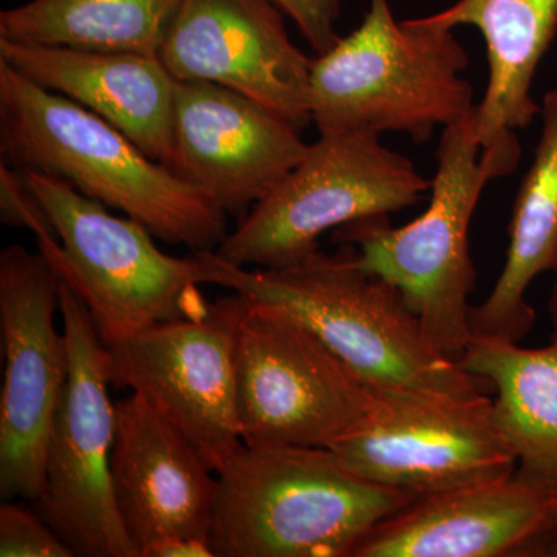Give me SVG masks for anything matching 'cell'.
Listing matches in <instances>:
<instances>
[{
    "mask_svg": "<svg viewBox=\"0 0 557 557\" xmlns=\"http://www.w3.org/2000/svg\"><path fill=\"white\" fill-rule=\"evenodd\" d=\"M423 20L450 30L472 25L482 32L490 76L474 110L475 135L482 150L520 159L516 131L527 129L541 112L531 87L556 38L557 0H458Z\"/></svg>",
    "mask_w": 557,
    "mask_h": 557,
    "instance_id": "ac0fdd59",
    "label": "cell"
},
{
    "mask_svg": "<svg viewBox=\"0 0 557 557\" xmlns=\"http://www.w3.org/2000/svg\"><path fill=\"white\" fill-rule=\"evenodd\" d=\"M350 557H557V485L516 469L413 498L373 527Z\"/></svg>",
    "mask_w": 557,
    "mask_h": 557,
    "instance_id": "4fadbf2b",
    "label": "cell"
},
{
    "mask_svg": "<svg viewBox=\"0 0 557 557\" xmlns=\"http://www.w3.org/2000/svg\"><path fill=\"white\" fill-rule=\"evenodd\" d=\"M159 57L177 81L219 84L299 131L311 123L313 60L289 40L271 0H182Z\"/></svg>",
    "mask_w": 557,
    "mask_h": 557,
    "instance_id": "5bb4252c",
    "label": "cell"
},
{
    "mask_svg": "<svg viewBox=\"0 0 557 557\" xmlns=\"http://www.w3.org/2000/svg\"><path fill=\"white\" fill-rule=\"evenodd\" d=\"M432 180L372 132L319 135L306 157L242 218L215 255L237 267L281 270L319 251L330 230L413 207Z\"/></svg>",
    "mask_w": 557,
    "mask_h": 557,
    "instance_id": "52a82bcc",
    "label": "cell"
},
{
    "mask_svg": "<svg viewBox=\"0 0 557 557\" xmlns=\"http://www.w3.org/2000/svg\"><path fill=\"white\" fill-rule=\"evenodd\" d=\"M515 170L480 148L472 112L443 129L431 201L420 218L395 228L380 215L333 231V239L355 248L362 269L401 292L432 346L453 361H461L472 339L469 296L478 271L469 225L487 183Z\"/></svg>",
    "mask_w": 557,
    "mask_h": 557,
    "instance_id": "5b68a950",
    "label": "cell"
},
{
    "mask_svg": "<svg viewBox=\"0 0 557 557\" xmlns=\"http://www.w3.org/2000/svg\"><path fill=\"white\" fill-rule=\"evenodd\" d=\"M460 364L493 388L494 420L518 471L557 485V332L539 348L472 336Z\"/></svg>",
    "mask_w": 557,
    "mask_h": 557,
    "instance_id": "ffe728a7",
    "label": "cell"
},
{
    "mask_svg": "<svg viewBox=\"0 0 557 557\" xmlns=\"http://www.w3.org/2000/svg\"><path fill=\"white\" fill-rule=\"evenodd\" d=\"M541 137L520 183L504 270L490 296L471 309L472 336L520 343L533 329L536 311L528 304L531 282L552 271L557 248V84L541 104Z\"/></svg>",
    "mask_w": 557,
    "mask_h": 557,
    "instance_id": "d6986e66",
    "label": "cell"
},
{
    "mask_svg": "<svg viewBox=\"0 0 557 557\" xmlns=\"http://www.w3.org/2000/svg\"><path fill=\"white\" fill-rule=\"evenodd\" d=\"M240 298L234 361L242 443L332 448L364 421L375 391L298 318Z\"/></svg>",
    "mask_w": 557,
    "mask_h": 557,
    "instance_id": "ba28073f",
    "label": "cell"
},
{
    "mask_svg": "<svg viewBox=\"0 0 557 557\" xmlns=\"http://www.w3.org/2000/svg\"><path fill=\"white\" fill-rule=\"evenodd\" d=\"M182 0H32L0 13V39L159 54Z\"/></svg>",
    "mask_w": 557,
    "mask_h": 557,
    "instance_id": "44dd1931",
    "label": "cell"
},
{
    "mask_svg": "<svg viewBox=\"0 0 557 557\" xmlns=\"http://www.w3.org/2000/svg\"><path fill=\"white\" fill-rule=\"evenodd\" d=\"M468 65L450 28L397 22L387 0H369L357 30L311 64V123L319 135L399 132L426 141L474 112Z\"/></svg>",
    "mask_w": 557,
    "mask_h": 557,
    "instance_id": "277c9868",
    "label": "cell"
},
{
    "mask_svg": "<svg viewBox=\"0 0 557 557\" xmlns=\"http://www.w3.org/2000/svg\"><path fill=\"white\" fill-rule=\"evenodd\" d=\"M278 11L292 17L317 57L327 53L339 40L336 22L339 0H271Z\"/></svg>",
    "mask_w": 557,
    "mask_h": 557,
    "instance_id": "cb8c5ba5",
    "label": "cell"
},
{
    "mask_svg": "<svg viewBox=\"0 0 557 557\" xmlns=\"http://www.w3.org/2000/svg\"><path fill=\"white\" fill-rule=\"evenodd\" d=\"M0 556L73 557L75 552L38 512L10 500L0 505Z\"/></svg>",
    "mask_w": 557,
    "mask_h": 557,
    "instance_id": "7402d4cb",
    "label": "cell"
},
{
    "mask_svg": "<svg viewBox=\"0 0 557 557\" xmlns=\"http://www.w3.org/2000/svg\"><path fill=\"white\" fill-rule=\"evenodd\" d=\"M552 271L555 274V281H553L552 295H549L548 313L549 319H552L553 329L557 332V248Z\"/></svg>",
    "mask_w": 557,
    "mask_h": 557,
    "instance_id": "484cf974",
    "label": "cell"
},
{
    "mask_svg": "<svg viewBox=\"0 0 557 557\" xmlns=\"http://www.w3.org/2000/svg\"><path fill=\"white\" fill-rule=\"evenodd\" d=\"M139 557H215V555L209 537L175 536L153 542L141 549Z\"/></svg>",
    "mask_w": 557,
    "mask_h": 557,
    "instance_id": "d4e9b609",
    "label": "cell"
},
{
    "mask_svg": "<svg viewBox=\"0 0 557 557\" xmlns=\"http://www.w3.org/2000/svg\"><path fill=\"white\" fill-rule=\"evenodd\" d=\"M60 313L69 379L50 432L36 512L76 556L139 557L113 498L116 413L109 395V351L86 306L62 278Z\"/></svg>",
    "mask_w": 557,
    "mask_h": 557,
    "instance_id": "9c48e42d",
    "label": "cell"
},
{
    "mask_svg": "<svg viewBox=\"0 0 557 557\" xmlns=\"http://www.w3.org/2000/svg\"><path fill=\"white\" fill-rule=\"evenodd\" d=\"M355 474L412 497L475 485L518 469L491 394L375 391L372 409L330 448Z\"/></svg>",
    "mask_w": 557,
    "mask_h": 557,
    "instance_id": "30bf717a",
    "label": "cell"
},
{
    "mask_svg": "<svg viewBox=\"0 0 557 557\" xmlns=\"http://www.w3.org/2000/svg\"><path fill=\"white\" fill-rule=\"evenodd\" d=\"M175 139L180 175L233 215L262 200L310 146L273 110L205 81H178Z\"/></svg>",
    "mask_w": 557,
    "mask_h": 557,
    "instance_id": "9a60e30c",
    "label": "cell"
},
{
    "mask_svg": "<svg viewBox=\"0 0 557 557\" xmlns=\"http://www.w3.org/2000/svg\"><path fill=\"white\" fill-rule=\"evenodd\" d=\"M413 498L329 448L242 445L218 471L209 539L215 557H350Z\"/></svg>",
    "mask_w": 557,
    "mask_h": 557,
    "instance_id": "3957f363",
    "label": "cell"
},
{
    "mask_svg": "<svg viewBox=\"0 0 557 557\" xmlns=\"http://www.w3.org/2000/svg\"><path fill=\"white\" fill-rule=\"evenodd\" d=\"M0 156L21 171L57 177L119 209L168 244L215 251L226 212L189 180L150 159L90 110L22 76L0 60Z\"/></svg>",
    "mask_w": 557,
    "mask_h": 557,
    "instance_id": "6da1fadb",
    "label": "cell"
},
{
    "mask_svg": "<svg viewBox=\"0 0 557 557\" xmlns=\"http://www.w3.org/2000/svg\"><path fill=\"white\" fill-rule=\"evenodd\" d=\"M197 252L207 263L208 284L288 311L373 391L412 388L461 397L493 392L486 381L435 350L401 292L362 269L351 245L339 244L335 255L319 249L281 270H249L215 251Z\"/></svg>",
    "mask_w": 557,
    "mask_h": 557,
    "instance_id": "7a4b0ae2",
    "label": "cell"
},
{
    "mask_svg": "<svg viewBox=\"0 0 557 557\" xmlns=\"http://www.w3.org/2000/svg\"><path fill=\"white\" fill-rule=\"evenodd\" d=\"M0 60L42 89L90 110L150 159L180 175L175 139L178 81L159 54L76 50L0 39Z\"/></svg>",
    "mask_w": 557,
    "mask_h": 557,
    "instance_id": "e0dca14e",
    "label": "cell"
},
{
    "mask_svg": "<svg viewBox=\"0 0 557 557\" xmlns=\"http://www.w3.org/2000/svg\"><path fill=\"white\" fill-rule=\"evenodd\" d=\"M240 302L233 292L212 302L207 317L161 322L106 347L110 384L145 398L215 474L244 445L234 361Z\"/></svg>",
    "mask_w": 557,
    "mask_h": 557,
    "instance_id": "7c38bea8",
    "label": "cell"
},
{
    "mask_svg": "<svg viewBox=\"0 0 557 557\" xmlns=\"http://www.w3.org/2000/svg\"><path fill=\"white\" fill-rule=\"evenodd\" d=\"M61 277L42 251L0 252V494L35 504L46 482L47 446L69 379L64 330L58 332Z\"/></svg>",
    "mask_w": 557,
    "mask_h": 557,
    "instance_id": "8fae6325",
    "label": "cell"
},
{
    "mask_svg": "<svg viewBox=\"0 0 557 557\" xmlns=\"http://www.w3.org/2000/svg\"><path fill=\"white\" fill-rule=\"evenodd\" d=\"M24 172L57 226L58 240L38 247L86 306L106 347L161 322L207 317L212 302L200 292L208 284L200 252L166 255L137 220L110 214L60 178Z\"/></svg>",
    "mask_w": 557,
    "mask_h": 557,
    "instance_id": "8992f818",
    "label": "cell"
},
{
    "mask_svg": "<svg viewBox=\"0 0 557 557\" xmlns=\"http://www.w3.org/2000/svg\"><path fill=\"white\" fill-rule=\"evenodd\" d=\"M113 498L141 549L175 536L209 537L218 474L182 432L137 394L115 403Z\"/></svg>",
    "mask_w": 557,
    "mask_h": 557,
    "instance_id": "2e32d148",
    "label": "cell"
},
{
    "mask_svg": "<svg viewBox=\"0 0 557 557\" xmlns=\"http://www.w3.org/2000/svg\"><path fill=\"white\" fill-rule=\"evenodd\" d=\"M0 220L11 228L32 231L38 240H58L49 209L27 175L7 163L0 164Z\"/></svg>",
    "mask_w": 557,
    "mask_h": 557,
    "instance_id": "603a6c76",
    "label": "cell"
}]
</instances>
